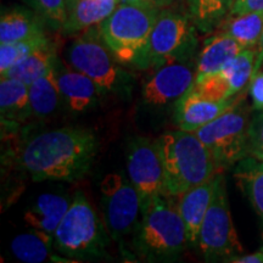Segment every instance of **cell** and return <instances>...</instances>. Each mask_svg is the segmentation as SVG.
<instances>
[{
  "mask_svg": "<svg viewBox=\"0 0 263 263\" xmlns=\"http://www.w3.org/2000/svg\"><path fill=\"white\" fill-rule=\"evenodd\" d=\"M28 87L29 103L34 116L45 117L57 110L61 97L58 83L57 66L51 67L47 73Z\"/></svg>",
  "mask_w": 263,
  "mask_h": 263,
  "instance_id": "cb8c5ba5",
  "label": "cell"
},
{
  "mask_svg": "<svg viewBox=\"0 0 263 263\" xmlns=\"http://www.w3.org/2000/svg\"><path fill=\"white\" fill-rule=\"evenodd\" d=\"M105 223L115 240L136 230L141 212V199L132 182L121 174L110 173L101 182Z\"/></svg>",
  "mask_w": 263,
  "mask_h": 263,
  "instance_id": "9c48e42d",
  "label": "cell"
},
{
  "mask_svg": "<svg viewBox=\"0 0 263 263\" xmlns=\"http://www.w3.org/2000/svg\"><path fill=\"white\" fill-rule=\"evenodd\" d=\"M77 2V0H67V5H68V10L72 8V5L74 4V3Z\"/></svg>",
  "mask_w": 263,
  "mask_h": 263,
  "instance_id": "d590c367",
  "label": "cell"
},
{
  "mask_svg": "<svg viewBox=\"0 0 263 263\" xmlns=\"http://www.w3.org/2000/svg\"><path fill=\"white\" fill-rule=\"evenodd\" d=\"M48 43H50V41L47 35H42V37L32 38L28 41L0 44V73L3 74L18 61L27 57L28 54L34 51L35 49L41 48Z\"/></svg>",
  "mask_w": 263,
  "mask_h": 263,
  "instance_id": "83f0119b",
  "label": "cell"
},
{
  "mask_svg": "<svg viewBox=\"0 0 263 263\" xmlns=\"http://www.w3.org/2000/svg\"><path fill=\"white\" fill-rule=\"evenodd\" d=\"M134 2L139 3V4H145V5L153 6V8L159 10L161 8H163V6L168 5L172 0H134Z\"/></svg>",
  "mask_w": 263,
  "mask_h": 263,
  "instance_id": "e575fe53",
  "label": "cell"
},
{
  "mask_svg": "<svg viewBox=\"0 0 263 263\" xmlns=\"http://www.w3.org/2000/svg\"><path fill=\"white\" fill-rule=\"evenodd\" d=\"M57 64V54L51 43L35 49L31 54L18 61L17 64L9 68L2 74V78H12L22 83L31 85L42 76L54 67Z\"/></svg>",
  "mask_w": 263,
  "mask_h": 263,
  "instance_id": "44dd1931",
  "label": "cell"
},
{
  "mask_svg": "<svg viewBox=\"0 0 263 263\" xmlns=\"http://www.w3.org/2000/svg\"><path fill=\"white\" fill-rule=\"evenodd\" d=\"M257 55V47L242 49L240 54L219 71L228 81L234 95L241 93L249 82H251L255 74Z\"/></svg>",
  "mask_w": 263,
  "mask_h": 263,
  "instance_id": "4316f807",
  "label": "cell"
},
{
  "mask_svg": "<svg viewBox=\"0 0 263 263\" xmlns=\"http://www.w3.org/2000/svg\"><path fill=\"white\" fill-rule=\"evenodd\" d=\"M249 155L263 161V110H257L250 120Z\"/></svg>",
  "mask_w": 263,
  "mask_h": 263,
  "instance_id": "4dcf8cb0",
  "label": "cell"
},
{
  "mask_svg": "<svg viewBox=\"0 0 263 263\" xmlns=\"http://www.w3.org/2000/svg\"><path fill=\"white\" fill-rule=\"evenodd\" d=\"M197 246L207 261H224L227 258L228 262L230 258L244 252L233 223L222 172L216 174L215 193L200 228Z\"/></svg>",
  "mask_w": 263,
  "mask_h": 263,
  "instance_id": "52a82bcc",
  "label": "cell"
},
{
  "mask_svg": "<svg viewBox=\"0 0 263 263\" xmlns=\"http://www.w3.org/2000/svg\"><path fill=\"white\" fill-rule=\"evenodd\" d=\"M250 95L255 110H263V72H257L250 82Z\"/></svg>",
  "mask_w": 263,
  "mask_h": 263,
  "instance_id": "1f68e13d",
  "label": "cell"
},
{
  "mask_svg": "<svg viewBox=\"0 0 263 263\" xmlns=\"http://www.w3.org/2000/svg\"><path fill=\"white\" fill-rule=\"evenodd\" d=\"M195 25L186 15L161 11L151 32L147 66H160L180 61L196 47Z\"/></svg>",
  "mask_w": 263,
  "mask_h": 263,
  "instance_id": "ba28073f",
  "label": "cell"
},
{
  "mask_svg": "<svg viewBox=\"0 0 263 263\" xmlns=\"http://www.w3.org/2000/svg\"><path fill=\"white\" fill-rule=\"evenodd\" d=\"M58 83L61 97L73 112H83L93 106L103 91L90 77L73 67L58 72Z\"/></svg>",
  "mask_w": 263,
  "mask_h": 263,
  "instance_id": "9a60e30c",
  "label": "cell"
},
{
  "mask_svg": "<svg viewBox=\"0 0 263 263\" xmlns=\"http://www.w3.org/2000/svg\"><path fill=\"white\" fill-rule=\"evenodd\" d=\"M58 251L72 258L97 257L107 245L106 230L83 194L78 193L54 234Z\"/></svg>",
  "mask_w": 263,
  "mask_h": 263,
  "instance_id": "5b68a950",
  "label": "cell"
},
{
  "mask_svg": "<svg viewBox=\"0 0 263 263\" xmlns=\"http://www.w3.org/2000/svg\"><path fill=\"white\" fill-rule=\"evenodd\" d=\"M120 0H77L68 10L64 32L77 33L100 25L120 4Z\"/></svg>",
  "mask_w": 263,
  "mask_h": 263,
  "instance_id": "d6986e66",
  "label": "cell"
},
{
  "mask_svg": "<svg viewBox=\"0 0 263 263\" xmlns=\"http://www.w3.org/2000/svg\"><path fill=\"white\" fill-rule=\"evenodd\" d=\"M190 18L195 27L202 33H210L218 28L229 15L234 0H186Z\"/></svg>",
  "mask_w": 263,
  "mask_h": 263,
  "instance_id": "484cf974",
  "label": "cell"
},
{
  "mask_svg": "<svg viewBox=\"0 0 263 263\" xmlns=\"http://www.w3.org/2000/svg\"><path fill=\"white\" fill-rule=\"evenodd\" d=\"M195 77V72L180 61L160 66L144 85V100L153 106H163L179 100L192 88Z\"/></svg>",
  "mask_w": 263,
  "mask_h": 263,
  "instance_id": "7c38bea8",
  "label": "cell"
},
{
  "mask_svg": "<svg viewBox=\"0 0 263 263\" xmlns=\"http://www.w3.org/2000/svg\"><path fill=\"white\" fill-rule=\"evenodd\" d=\"M159 10L139 3L121 2L99 25L101 38L118 62L147 66L150 38Z\"/></svg>",
  "mask_w": 263,
  "mask_h": 263,
  "instance_id": "277c9868",
  "label": "cell"
},
{
  "mask_svg": "<svg viewBox=\"0 0 263 263\" xmlns=\"http://www.w3.org/2000/svg\"><path fill=\"white\" fill-rule=\"evenodd\" d=\"M245 49L234 38L218 32L206 39L196 65V77L217 73Z\"/></svg>",
  "mask_w": 263,
  "mask_h": 263,
  "instance_id": "e0dca14e",
  "label": "cell"
},
{
  "mask_svg": "<svg viewBox=\"0 0 263 263\" xmlns=\"http://www.w3.org/2000/svg\"><path fill=\"white\" fill-rule=\"evenodd\" d=\"M255 11H263V0H234L229 14L239 15Z\"/></svg>",
  "mask_w": 263,
  "mask_h": 263,
  "instance_id": "d6a6232c",
  "label": "cell"
},
{
  "mask_svg": "<svg viewBox=\"0 0 263 263\" xmlns=\"http://www.w3.org/2000/svg\"><path fill=\"white\" fill-rule=\"evenodd\" d=\"M190 90L199 94L200 97L215 101L229 100V99L235 97L228 81L226 80V77L221 72L195 77V81H194Z\"/></svg>",
  "mask_w": 263,
  "mask_h": 263,
  "instance_id": "f1b7e54d",
  "label": "cell"
},
{
  "mask_svg": "<svg viewBox=\"0 0 263 263\" xmlns=\"http://www.w3.org/2000/svg\"><path fill=\"white\" fill-rule=\"evenodd\" d=\"M129 180L141 199V207L154 197L166 194L164 170L157 140L136 138L130 141L127 155Z\"/></svg>",
  "mask_w": 263,
  "mask_h": 263,
  "instance_id": "30bf717a",
  "label": "cell"
},
{
  "mask_svg": "<svg viewBox=\"0 0 263 263\" xmlns=\"http://www.w3.org/2000/svg\"><path fill=\"white\" fill-rule=\"evenodd\" d=\"M234 178L263 222V161L244 157L235 164Z\"/></svg>",
  "mask_w": 263,
  "mask_h": 263,
  "instance_id": "7402d4cb",
  "label": "cell"
},
{
  "mask_svg": "<svg viewBox=\"0 0 263 263\" xmlns=\"http://www.w3.org/2000/svg\"><path fill=\"white\" fill-rule=\"evenodd\" d=\"M215 185L216 176L212 179L194 186L178 196L179 202L177 205L185 224L189 245H197L200 228H201L210 203L212 201Z\"/></svg>",
  "mask_w": 263,
  "mask_h": 263,
  "instance_id": "5bb4252c",
  "label": "cell"
},
{
  "mask_svg": "<svg viewBox=\"0 0 263 263\" xmlns=\"http://www.w3.org/2000/svg\"><path fill=\"white\" fill-rule=\"evenodd\" d=\"M44 18L24 9L5 11L0 17V44L45 35Z\"/></svg>",
  "mask_w": 263,
  "mask_h": 263,
  "instance_id": "ac0fdd59",
  "label": "cell"
},
{
  "mask_svg": "<svg viewBox=\"0 0 263 263\" xmlns=\"http://www.w3.org/2000/svg\"><path fill=\"white\" fill-rule=\"evenodd\" d=\"M35 11L54 28H62L68 17L67 0H29Z\"/></svg>",
  "mask_w": 263,
  "mask_h": 263,
  "instance_id": "f546056e",
  "label": "cell"
},
{
  "mask_svg": "<svg viewBox=\"0 0 263 263\" xmlns=\"http://www.w3.org/2000/svg\"><path fill=\"white\" fill-rule=\"evenodd\" d=\"M238 100L235 98L224 101L210 100L189 89L176 101V123L179 129L194 132L221 116Z\"/></svg>",
  "mask_w": 263,
  "mask_h": 263,
  "instance_id": "4fadbf2b",
  "label": "cell"
},
{
  "mask_svg": "<svg viewBox=\"0 0 263 263\" xmlns=\"http://www.w3.org/2000/svg\"><path fill=\"white\" fill-rule=\"evenodd\" d=\"M71 203L66 196L42 194L25 212L24 221L34 230L54 236Z\"/></svg>",
  "mask_w": 263,
  "mask_h": 263,
  "instance_id": "2e32d148",
  "label": "cell"
},
{
  "mask_svg": "<svg viewBox=\"0 0 263 263\" xmlns=\"http://www.w3.org/2000/svg\"><path fill=\"white\" fill-rule=\"evenodd\" d=\"M171 197L163 194L141 207V221L134 230V248L149 261H170L189 245L178 205Z\"/></svg>",
  "mask_w": 263,
  "mask_h": 263,
  "instance_id": "3957f363",
  "label": "cell"
},
{
  "mask_svg": "<svg viewBox=\"0 0 263 263\" xmlns=\"http://www.w3.org/2000/svg\"><path fill=\"white\" fill-rule=\"evenodd\" d=\"M98 139L87 128L65 127L33 137L21 153V164L34 182H72L88 173Z\"/></svg>",
  "mask_w": 263,
  "mask_h": 263,
  "instance_id": "6da1fadb",
  "label": "cell"
},
{
  "mask_svg": "<svg viewBox=\"0 0 263 263\" xmlns=\"http://www.w3.org/2000/svg\"><path fill=\"white\" fill-rule=\"evenodd\" d=\"M52 244L54 236L33 229L12 239L11 252L21 262L42 263L50 257Z\"/></svg>",
  "mask_w": 263,
  "mask_h": 263,
  "instance_id": "d4e9b609",
  "label": "cell"
},
{
  "mask_svg": "<svg viewBox=\"0 0 263 263\" xmlns=\"http://www.w3.org/2000/svg\"><path fill=\"white\" fill-rule=\"evenodd\" d=\"M114 58L100 32L99 35L85 33L73 41L68 49V61L72 67L90 77L103 90L112 89L120 74Z\"/></svg>",
  "mask_w": 263,
  "mask_h": 263,
  "instance_id": "8fae6325",
  "label": "cell"
},
{
  "mask_svg": "<svg viewBox=\"0 0 263 263\" xmlns=\"http://www.w3.org/2000/svg\"><path fill=\"white\" fill-rule=\"evenodd\" d=\"M122 2H127V3H136L134 0H122Z\"/></svg>",
  "mask_w": 263,
  "mask_h": 263,
  "instance_id": "8d00e7d4",
  "label": "cell"
},
{
  "mask_svg": "<svg viewBox=\"0 0 263 263\" xmlns=\"http://www.w3.org/2000/svg\"><path fill=\"white\" fill-rule=\"evenodd\" d=\"M249 108L240 100L212 122L194 130L210 150L219 172L249 156Z\"/></svg>",
  "mask_w": 263,
  "mask_h": 263,
  "instance_id": "8992f818",
  "label": "cell"
},
{
  "mask_svg": "<svg viewBox=\"0 0 263 263\" xmlns=\"http://www.w3.org/2000/svg\"><path fill=\"white\" fill-rule=\"evenodd\" d=\"M228 262L233 263H263V248L257 252L250 255H238L230 258Z\"/></svg>",
  "mask_w": 263,
  "mask_h": 263,
  "instance_id": "836d02e7",
  "label": "cell"
},
{
  "mask_svg": "<svg viewBox=\"0 0 263 263\" xmlns=\"http://www.w3.org/2000/svg\"><path fill=\"white\" fill-rule=\"evenodd\" d=\"M120 2H122V0H120Z\"/></svg>",
  "mask_w": 263,
  "mask_h": 263,
  "instance_id": "74e56055",
  "label": "cell"
},
{
  "mask_svg": "<svg viewBox=\"0 0 263 263\" xmlns=\"http://www.w3.org/2000/svg\"><path fill=\"white\" fill-rule=\"evenodd\" d=\"M164 170L166 195L178 197L219 172L215 160L195 132L179 129L157 139Z\"/></svg>",
  "mask_w": 263,
  "mask_h": 263,
  "instance_id": "7a4b0ae2",
  "label": "cell"
},
{
  "mask_svg": "<svg viewBox=\"0 0 263 263\" xmlns=\"http://www.w3.org/2000/svg\"><path fill=\"white\" fill-rule=\"evenodd\" d=\"M0 111L3 123L15 124L25 121L32 114L28 85L12 78H2Z\"/></svg>",
  "mask_w": 263,
  "mask_h": 263,
  "instance_id": "ffe728a7",
  "label": "cell"
},
{
  "mask_svg": "<svg viewBox=\"0 0 263 263\" xmlns=\"http://www.w3.org/2000/svg\"><path fill=\"white\" fill-rule=\"evenodd\" d=\"M217 29L234 38L244 48H256L263 32V11L229 14Z\"/></svg>",
  "mask_w": 263,
  "mask_h": 263,
  "instance_id": "603a6c76",
  "label": "cell"
}]
</instances>
